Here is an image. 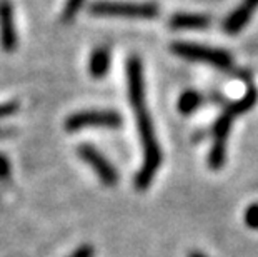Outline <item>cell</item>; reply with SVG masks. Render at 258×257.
<instances>
[{"mask_svg": "<svg viewBox=\"0 0 258 257\" xmlns=\"http://www.w3.org/2000/svg\"><path fill=\"white\" fill-rule=\"evenodd\" d=\"M238 117L232 107H228L220 117L217 119L215 125H213V144L212 150L208 154V166L213 171H218L225 166V159H227V142L230 135V129H232L233 119Z\"/></svg>", "mask_w": 258, "mask_h": 257, "instance_id": "obj_4", "label": "cell"}, {"mask_svg": "<svg viewBox=\"0 0 258 257\" xmlns=\"http://www.w3.org/2000/svg\"><path fill=\"white\" fill-rule=\"evenodd\" d=\"M79 156L84 159V161L89 164V166L95 171V174L98 176V179L102 180L105 185H115L118 182V172L110 162L108 159L100 154L93 145L84 144L79 147Z\"/></svg>", "mask_w": 258, "mask_h": 257, "instance_id": "obj_6", "label": "cell"}, {"mask_svg": "<svg viewBox=\"0 0 258 257\" xmlns=\"http://www.w3.org/2000/svg\"><path fill=\"white\" fill-rule=\"evenodd\" d=\"M168 24L175 30H203L212 20L203 14H175Z\"/></svg>", "mask_w": 258, "mask_h": 257, "instance_id": "obj_9", "label": "cell"}, {"mask_svg": "<svg viewBox=\"0 0 258 257\" xmlns=\"http://www.w3.org/2000/svg\"><path fill=\"white\" fill-rule=\"evenodd\" d=\"M188 257H208V255L203 254V252H199V250H191V252L188 254Z\"/></svg>", "mask_w": 258, "mask_h": 257, "instance_id": "obj_18", "label": "cell"}, {"mask_svg": "<svg viewBox=\"0 0 258 257\" xmlns=\"http://www.w3.org/2000/svg\"><path fill=\"white\" fill-rule=\"evenodd\" d=\"M69 257H93V247L92 245H82V247L74 250Z\"/></svg>", "mask_w": 258, "mask_h": 257, "instance_id": "obj_16", "label": "cell"}, {"mask_svg": "<svg viewBox=\"0 0 258 257\" xmlns=\"http://www.w3.org/2000/svg\"><path fill=\"white\" fill-rule=\"evenodd\" d=\"M110 69V52L105 47H98L92 52L89 60V74L93 79H102Z\"/></svg>", "mask_w": 258, "mask_h": 257, "instance_id": "obj_10", "label": "cell"}, {"mask_svg": "<svg viewBox=\"0 0 258 257\" xmlns=\"http://www.w3.org/2000/svg\"><path fill=\"white\" fill-rule=\"evenodd\" d=\"M172 52L182 59L195 60V62H205L222 70H227L232 65V56L228 52L220 50V48L197 45V43L188 42H175L172 43Z\"/></svg>", "mask_w": 258, "mask_h": 257, "instance_id": "obj_3", "label": "cell"}, {"mask_svg": "<svg viewBox=\"0 0 258 257\" xmlns=\"http://www.w3.org/2000/svg\"><path fill=\"white\" fill-rule=\"evenodd\" d=\"M90 14L95 17L113 19H139L152 20L160 14L158 5L152 2H113V0H97L90 5Z\"/></svg>", "mask_w": 258, "mask_h": 257, "instance_id": "obj_2", "label": "cell"}, {"mask_svg": "<svg viewBox=\"0 0 258 257\" xmlns=\"http://www.w3.org/2000/svg\"><path fill=\"white\" fill-rule=\"evenodd\" d=\"M202 102H203V97L200 92L186 90L178 99V111L180 114H183V116H188V114L195 112L197 109L202 106Z\"/></svg>", "mask_w": 258, "mask_h": 257, "instance_id": "obj_11", "label": "cell"}, {"mask_svg": "<svg viewBox=\"0 0 258 257\" xmlns=\"http://www.w3.org/2000/svg\"><path fill=\"white\" fill-rule=\"evenodd\" d=\"M87 127L120 129L122 127V116L115 111H84L72 114L65 120V129L70 132Z\"/></svg>", "mask_w": 258, "mask_h": 257, "instance_id": "obj_5", "label": "cell"}, {"mask_svg": "<svg viewBox=\"0 0 258 257\" xmlns=\"http://www.w3.org/2000/svg\"><path fill=\"white\" fill-rule=\"evenodd\" d=\"M243 219H245L246 227L253 229V231H258V204H251V205L246 207Z\"/></svg>", "mask_w": 258, "mask_h": 257, "instance_id": "obj_13", "label": "cell"}, {"mask_svg": "<svg viewBox=\"0 0 258 257\" xmlns=\"http://www.w3.org/2000/svg\"><path fill=\"white\" fill-rule=\"evenodd\" d=\"M127 87H128V102L134 107L139 129L140 142L144 147V164L135 176V187L144 192L152 184L157 171L162 166V150L158 145L155 127L152 117L148 114L145 100V82H144V65L142 60L134 56L127 60Z\"/></svg>", "mask_w": 258, "mask_h": 257, "instance_id": "obj_1", "label": "cell"}, {"mask_svg": "<svg viewBox=\"0 0 258 257\" xmlns=\"http://www.w3.org/2000/svg\"><path fill=\"white\" fill-rule=\"evenodd\" d=\"M258 9V0H243L240 7H237L223 22V30L230 35H235L248 24L251 15Z\"/></svg>", "mask_w": 258, "mask_h": 257, "instance_id": "obj_8", "label": "cell"}, {"mask_svg": "<svg viewBox=\"0 0 258 257\" xmlns=\"http://www.w3.org/2000/svg\"><path fill=\"white\" fill-rule=\"evenodd\" d=\"M19 111V102L10 100V102H4L0 104V119H7L14 114H17Z\"/></svg>", "mask_w": 258, "mask_h": 257, "instance_id": "obj_14", "label": "cell"}, {"mask_svg": "<svg viewBox=\"0 0 258 257\" xmlns=\"http://www.w3.org/2000/svg\"><path fill=\"white\" fill-rule=\"evenodd\" d=\"M0 45L5 52L17 48V30L14 22V9L9 0L0 2Z\"/></svg>", "mask_w": 258, "mask_h": 257, "instance_id": "obj_7", "label": "cell"}, {"mask_svg": "<svg viewBox=\"0 0 258 257\" xmlns=\"http://www.w3.org/2000/svg\"><path fill=\"white\" fill-rule=\"evenodd\" d=\"M84 2L85 0H67V2H65V7L62 9L60 20H62L63 24H70V22H74L77 14H79L80 9L84 7Z\"/></svg>", "mask_w": 258, "mask_h": 257, "instance_id": "obj_12", "label": "cell"}, {"mask_svg": "<svg viewBox=\"0 0 258 257\" xmlns=\"http://www.w3.org/2000/svg\"><path fill=\"white\" fill-rule=\"evenodd\" d=\"M10 174H12V167H10L9 159L4 154H0V182L10 180Z\"/></svg>", "mask_w": 258, "mask_h": 257, "instance_id": "obj_15", "label": "cell"}, {"mask_svg": "<svg viewBox=\"0 0 258 257\" xmlns=\"http://www.w3.org/2000/svg\"><path fill=\"white\" fill-rule=\"evenodd\" d=\"M10 134H14V130H12V129H4V127H0V139L9 137Z\"/></svg>", "mask_w": 258, "mask_h": 257, "instance_id": "obj_17", "label": "cell"}]
</instances>
